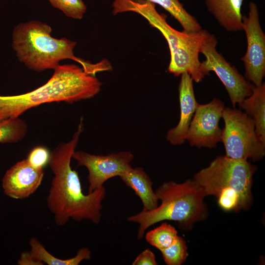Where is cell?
<instances>
[{"instance_id": "1", "label": "cell", "mask_w": 265, "mask_h": 265, "mask_svg": "<svg viewBox=\"0 0 265 265\" xmlns=\"http://www.w3.org/2000/svg\"><path fill=\"white\" fill-rule=\"evenodd\" d=\"M81 117L72 139L61 143L51 152L49 164L54 174L46 201L55 224L65 225L72 219L77 222L86 219L98 224L102 217L103 201L106 195L103 186L91 193L84 194L77 171L71 161L80 135L83 131Z\"/></svg>"}, {"instance_id": "2", "label": "cell", "mask_w": 265, "mask_h": 265, "mask_svg": "<svg viewBox=\"0 0 265 265\" xmlns=\"http://www.w3.org/2000/svg\"><path fill=\"white\" fill-rule=\"evenodd\" d=\"M101 85L95 76L79 66L59 65L50 79L41 86L21 95H0V121L19 117L28 109L43 104H72L92 98L100 91Z\"/></svg>"}, {"instance_id": "3", "label": "cell", "mask_w": 265, "mask_h": 265, "mask_svg": "<svg viewBox=\"0 0 265 265\" xmlns=\"http://www.w3.org/2000/svg\"><path fill=\"white\" fill-rule=\"evenodd\" d=\"M51 32L50 26L37 21L16 26L12 34V46L19 60L36 72L54 70L60 61L65 59L79 63L86 72L93 76L106 70L105 60L92 64L76 56L74 49L76 42L66 38H55L51 36Z\"/></svg>"}, {"instance_id": "4", "label": "cell", "mask_w": 265, "mask_h": 265, "mask_svg": "<svg viewBox=\"0 0 265 265\" xmlns=\"http://www.w3.org/2000/svg\"><path fill=\"white\" fill-rule=\"evenodd\" d=\"M257 169L248 160L220 155L197 172L192 180L205 196L216 197L223 211H246L253 201L252 186Z\"/></svg>"}, {"instance_id": "5", "label": "cell", "mask_w": 265, "mask_h": 265, "mask_svg": "<svg viewBox=\"0 0 265 265\" xmlns=\"http://www.w3.org/2000/svg\"><path fill=\"white\" fill-rule=\"evenodd\" d=\"M155 192L161 201L159 205L153 210L142 211L127 218L128 221L138 224V239L143 238L148 228L161 221H174L185 229L205 219L208 215L204 202L206 196L193 180L188 179L182 183L164 182Z\"/></svg>"}, {"instance_id": "6", "label": "cell", "mask_w": 265, "mask_h": 265, "mask_svg": "<svg viewBox=\"0 0 265 265\" xmlns=\"http://www.w3.org/2000/svg\"><path fill=\"white\" fill-rule=\"evenodd\" d=\"M222 118L221 142L226 156L232 159L255 161L265 155V144L259 138L253 120L240 109L225 107Z\"/></svg>"}, {"instance_id": "7", "label": "cell", "mask_w": 265, "mask_h": 265, "mask_svg": "<svg viewBox=\"0 0 265 265\" xmlns=\"http://www.w3.org/2000/svg\"><path fill=\"white\" fill-rule=\"evenodd\" d=\"M217 41L211 34L202 45L200 53L206 59L201 62L207 72H214L224 85L234 107L251 95L255 86L241 75L216 50Z\"/></svg>"}, {"instance_id": "8", "label": "cell", "mask_w": 265, "mask_h": 265, "mask_svg": "<svg viewBox=\"0 0 265 265\" xmlns=\"http://www.w3.org/2000/svg\"><path fill=\"white\" fill-rule=\"evenodd\" d=\"M248 16H242V29L245 31L247 49L241 60L245 68V78L255 86L263 83L265 75V34L260 22L256 3L249 4Z\"/></svg>"}, {"instance_id": "9", "label": "cell", "mask_w": 265, "mask_h": 265, "mask_svg": "<svg viewBox=\"0 0 265 265\" xmlns=\"http://www.w3.org/2000/svg\"><path fill=\"white\" fill-rule=\"evenodd\" d=\"M72 158L78 161V166H85L88 170V193H91L103 186L108 179L120 177L132 168L131 162L134 156L130 151L101 156L75 151Z\"/></svg>"}, {"instance_id": "10", "label": "cell", "mask_w": 265, "mask_h": 265, "mask_svg": "<svg viewBox=\"0 0 265 265\" xmlns=\"http://www.w3.org/2000/svg\"><path fill=\"white\" fill-rule=\"evenodd\" d=\"M224 108V103L217 98L207 104H198L186 138L190 146L211 149L221 142L219 122Z\"/></svg>"}, {"instance_id": "11", "label": "cell", "mask_w": 265, "mask_h": 265, "mask_svg": "<svg viewBox=\"0 0 265 265\" xmlns=\"http://www.w3.org/2000/svg\"><path fill=\"white\" fill-rule=\"evenodd\" d=\"M112 7L114 14L131 11L139 14L146 19L166 39L170 55L189 43L196 32L186 33L175 29L167 23L166 17L157 11L155 4L148 0H114Z\"/></svg>"}, {"instance_id": "12", "label": "cell", "mask_w": 265, "mask_h": 265, "mask_svg": "<svg viewBox=\"0 0 265 265\" xmlns=\"http://www.w3.org/2000/svg\"><path fill=\"white\" fill-rule=\"evenodd\" d=\"M43 168H37L26 159L20 160L5 173L1 182L4 193L15 199H23L34 193L44 177Z\"/></svg>"}, {"instance_id": "13", "label": "cell", "mask_w": 265, "mask_h": 265, "mask_svg": "<svg viewBox=\"0 0 265 265\" xmlns=\"http://www.w3.org/2000/svg\"><path fill=\"white\" fill-rule=\"evenodd\" d=\"M210 35L207 30L202 29L189 44L170 55L167 68L168 72L175 77L186 73L194 81L201 82L206 76L209 75V72L202 66L199 59V53L201 47Z\"/></svg>"}, {"instance_id": "14", "label": "cell", "mask_w": 265, "mask_h": 265, "mask_svg": "<svg viewBox=\"0 0 265 265\" xmlns=\"http://www.w3.org/2000/svg\"><path fill=\"white\" fill-rule=\"evenodd\" d=\"M181 76L179 86L180 120L176 127L168 131L166 135V140L173 145H181L186 141L189 125L198 105L194 95L193 80L187 73Z\"/></svg>"}, {"instance_id": "15", "label": "cell", "mask_w": 265, "mask_h": 265, "mask_svg": "<svg viewBox=\"0 0 265 265\" xmlns=\"http://www.w3.org/2000/svg\"><path fill=\"white\" fill-rule=\"evenodd\" d=\"M209 12L228 31L243 30L241 12L243 0H203Z\"/></svg>"}, {"instance_id": "16", "label": "cell", "mask_w": 265, "mask_h": 265, "mask_svg": "<svg viewBox=\"0 0 265 265\" xmlns=\"http://www.w3.org/2000/svg\"><path fill=\"white\" fill-rule=\"evenodd\" d=\"M119 177L140 199L142 211H151L158 206L159 199L153 189V182L141 167L132 168Z\"/></svg>"}, {"instance_id": "17", "label": "cell", "mask_w": 265, "mask_h": 265, "mask_svg": "<svg viewBox=\"0 0 265 265\" xmlns=\"http://www.w3.org/2000/svg\"><path fill=\"white\" fill-rule=\"evenodd\" d=\"M240 109L253 121L256 133L265 144V84L255 86L250 96L239 105Z\"/></svg>"}, {"instance_id": "18", "label": "cell", "mask_w": 265, "mask_h": 265, "mask_svg": "<svg viewBox=\"0 0 265 265\" xmlns=\"http://www.w3.org/2000/svg\"><path fill=\"white\" fill-rule=\"evenodd\" d=\"M30 254L33 258L44 264L48 265H78L83 260L91 259V251L87 247L80 249L73 257L67 259H60L50 254L39 240L35 237L29 239Z\"/></svg>"}, {"instance_id": "19", "label": "cell", "mask_w": 265, "mask_h": 265, "mask_svg": "<svg viewBox=\"0 0 265 265\" xmlns=\"http://www.w3.org/2000/svg\"><path fill=\"white\" fill-rule=\"evenodd\" d=\"M157 3L176 19L183 27V31L192 33L202 29L196 18L190 14L179 0H148Z\"/></svg>"}, {"instance_id": "20", "label": "cell", "mask_w": 265, "mask_h": 265, "mask_svg": "<svg viewBox=\"0 0 265 265\" xmlns=\"http://www.w3.org/2000/svg\"><path fill=\"white\" fill-rule=\"evenodd\" d=\"M27 125L19 117L10 118L0 121V143H16L26 136Z\"/></svg>"}, {"instance_id": "21", "label": "cell", "mask_w": 265, "mask_h": 265, "mask_svg": "<svg viewBox=\"0 0 265 265\" xmlns=\"http://www.w3.org/2000/svg\"><path fill=\"white\" fill-rule=\"evenodd\" d=\"M178 236L174 227L164 222L148 232L145 235V239L150 245L161 251L171 245Z\"/></svg>"}, {"instance_id": "22", "label": "cell", "mask_w": 265, "mask_h": 265, "mask_svg": "<svg viewBox=\"0 0 265 265\" xmlns=\"http://www.w3.org/2000/svg\"><path fill=\"white\" fill-rule=\"evenodd\" d=\"M160 251L168 265H181L188 255L185 240L179 236L171 245Z\"/></svg>"}, {"instance_id": "23", "label": "cell", "mask_w": 265, "mask_h": 265, "mask_svg": "<svg viewBox=\"0 0 265 265\" xmlns=\"http://www.w3.org/2000/svg\"><path fill=\"white\" fill-rule=\"evenodd\" d=\"M53 6L61 10L67 17L81 19L86 10L82 0H48Z\"/></svg>"}, {"instance_id": "24", "label": "cell", "mask_w": 265, "mask_h": 265, "mask_svg": "<svg viewBox=\"0 0 265 265\" xmlns=\"http://www.w3.org/2000/svg\"><path fill=\"white\" fill-rule=\"evenodd\" d=\"M51 152L43 146L33 148L28 153L26 159L32 166L37 168H43L49 164Z\"/></svg>"}, {"instance_id": "25", "label": "cell", "mask_w": 265, "mask_h": 265, "mask_svg": "<svg viewBox=\"0 0 265 265\" xmlns=\"http://www.w3.org/2000/svg\"><path fill=\"white\" fill-rule=\"evenodd\" d=\"M132 265H157L154 253L147 248L140 253L132 262Z\"/></svg>"}, {"instance_id": "26", "label": "cell", "mask_w": 265, "mask_h": 265, "mask_svg": "<svg viewBox=\"0 0 265 265\" xmlns=\"http://www.w3.org/2000/svg\"><path fill=\"white\" fill-rule=\"evenodd\" d=\"M18 265H43V263L35 260L30 251L23 252L17 263Z\"/></svg>"}]
</instances>
